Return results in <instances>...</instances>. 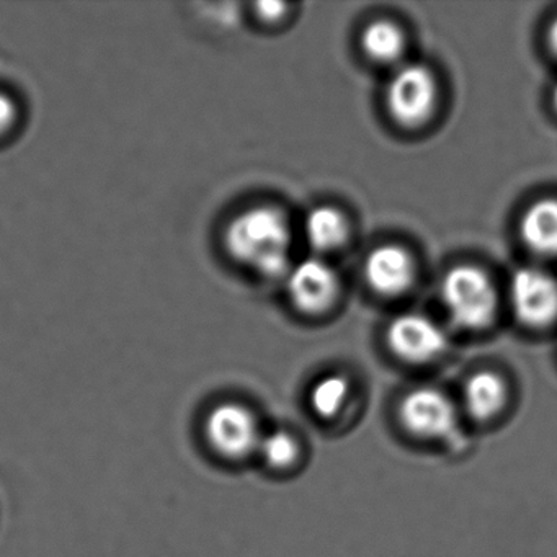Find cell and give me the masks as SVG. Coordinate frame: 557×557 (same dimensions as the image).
I'll return each instance as SVG.
<instances>
[{"label": "cell", "instance_id": "cell-4", "mask_svg": "<svg viewBox=\"0 0 557 557\" xmlns=\"http://www.w3.org/2000/svg\"><path fill=\"white\" fill-rule=\"evenodd\" d=\"M511 306L521 324L541 329L557 319V278L546 270L524 267L511 278Z\"/></svg>", "mask_w": 557, "mask_h": 557}, {"label": "cell", "instance_id": "cell-16", "mask_svg": "<svg viewBox=\"0 0 557 557\" xmlns=\"http://www.w3.org/2000/svg\"><path fill=\"white\" fill-rule=\"evenodd\" d=\"M18 122L17 102L9 94L0 92V138L8 136Z\"/></svg>", "mask_w": 557, "mask_h": 557}, {"label": "cell", "instance_id": "cell-10", "mask_svg": "<svg viewBox=\"0 0 557 557\" xmlns=\"http://www.w3.org/2000/svg\"><path fill=\"white\" fill-rule=\"evenodd\" d=\"M521 237L534 252L557 256V198H543L528 208Z\"/></svg>", "mask_w": 557, "mask_h": 557}, {"label": "cell", "instance_id": "cell-13", "mask_svg": "<svg viewBox=\"0 0 557 557\" xmlns=\"http://www.w3.org/2000/svg\"><path fill=\"white\" fill-rule=\"evenodd\" d=\"M363 48L373 60L389 63L403 53V32L391 22H374L364 30Z\"/></svg>", "mask_w": 557, "mask_h": 557}, {"label": "cell", "instance_id": "cell-8", "mask_svg": "<svg viewBox=\"0 0 557 557\" xmlns=\"http://www.w3.org/2000/svg\"><path fill=\"white\" fill-rule=\"evenodd\" d=\"M337 292V275L322 260H302L288 273L289 296L301 311H324L334 302Z\"/></svg>", "mask_w": 557, "mask_h": 557}, {"label": "cell", "instance_id": "cell-2", "mask_svg": "<svg viewBox=\"0 0 557 557\" xmlns=\"http://www.w3.org/2000/svg\"><path fill=\"white\" fill-rule=\"evenodd\" d=\"M442 298L453 322L472 331L491 324L497 309V293L491 278L472 265L455 267L446 273Z\"/></svg>", "mask_w": 557, "mask_h": 557}, {"label": "cell", "instance_id": "cell-5", "mask_svg": "<svg viewBox=\"0 0 557 557\" xmlns=\"http://www.w3.org/2000/svg\"><path fill=\"white\" fill-rule=\"evenodd\" d=\"M391 115L406 126L425 122L436 99L435 79L426 67L409 64L389 81L386 92Z\"/></svg>", "mask_w": 557, "mask_h": 557}, {"label": "cell", "instance_id": "cell-12", "mask_svg": "<svg viewBox=\"0 0 557 557\" xmlns=\"http://www.w3.org/2000/svg\"><path fill=\"white\" fill-rule=\"evenodd\" d=\"M305 233L306 239L315 250L331 252L347 239V221H345L344 214L335 208H314L306 216Z\"/></svg>", "mask_w": 557, "mask_h": 557}, {"label": "cell", "instance_id": "cell-1", "mask_svg": "<svg viewBox=\"0 0 557 557\" xmlns=\"http://www.w3.org/2000/svg\"><path fill=\"white\" fill-rule=\"evenodd\" d=\"M224 244L234 260L267 278L288 272V221L276 208L257 207L237 214L227 224Z\"/></svg>", "mask_w": 557, "mask_h": 557}, {"label": "cell", "instance_id": "cell-15", "mask_svg": "<svg viewBox=\"0 0 557 557\" xmlns=\"http://www.w3.org/2000/svg\"><path fill=\"white\" fill-rule=\"evenodd\" d=\"M263 461L273 469L292 468L299 458V443L286 430H273L262 435L259 449Z\"/></svg>", "mask_w": 557, "mask_h": 557}, {"label": "cell", "instance_id": "cell-14", "mask_svg": "<svg viewBox=\"0 0 557 557\" xmlns=\"http://www.w3.org/2000/svg\"><path fill=\"white\" fill-rule=\"evenodd\" d=\"M350 394L347 377L341 374H329L314 384L311 391V407L315 416L332 419L344 409Z\"/></svg>", "mask_w": 557, "mask_h": 557}, {"label": "cell", "instance_id": "cell-3", "mask_svg": "<svg viewBox=\"0 0 557 557\" xmlns=\"http://www.w3.org/2000/svg\"><path fill=\"white\" fill-rule=\"evenodd\" d=\"M207 438L224 458L240 459L259 449L262 432L256 416L243 404L224 403L207 419Z\"/></svg>", "mask_w": 557, "mask_h": 557}, {"label": "cell", "instance_id": "cell-18", "mask_svg": "<svg viewBox=\"0 0 557 557\" xmlns=\"http://www.w3.org/2000/svg\"><path fill=\"white\" fill-rule=\"evenodd\" d=\"M547 40H549L550 50L554 51V54L557 57V17L554 18L553 24L549 27V35H547Z\"/></svg>", "mask_w": 557, "mask_h": 557}, {"label": "cell", "instance_id": "cell-6", "mask_svg": "<svg viewBox=\"0 0 557 557\" xmlns=\"http://www.w3.org/2000/svg\"><path fill=\"white\" fill-rule=\"evenodd\" d=\"M403 425L422 438H446L458 426L455 404L442 391L419 387L410 391L399 407Z\"/></svg>", "mask_w": 557, "mask_h": 557}, {"label": "cell", "instance_id": "cell-9", "mask_svg": "<svg viewBox=\"0 0 557 557\" xmlns=\"http://www.w3.org/2000/svg\"><path fill=\"white\" fill-rule=\"evenodd\" d=\"M413 262L409 253L397 246H381L368 256L364 276L374 292L396 296L413 282Z\"/></svg>", "mask_w": 557, "mask_h": 557}, {"label": "cell", "instance_id": "cell-19", "mask_svg": "<svg viewBox=\"0 0 557 557\" xmlns=\"http://www.w3.org/2000/svg\"><path fill=\"white\" fill-rule=\"evenodd\" d=\"M553 102H554V107H556V110H557V86L554 87Z\"/></svg>", "mask_w": 557, "mask_h": 557}, {"label": "cell", "instance_id": "cell-7", "mask_svg": "<svg viewBox=\"0 0 557 557\" xmlns=\"http://www.w3.org/2000/svg\"><path fill=\"white\" fill-rule=\"evenodd\" d=\"M387 342L394 354L410 363H426L446 348L442 329L422 314H403L391 322Z\"/></svg>", "mask_w": 557, "mask_h": 557}, {"label": "cell", "instance_id": "cell-11", "mask_svg": "<svg viewBox=\"0 0 557 557\" xmlns=\"http://www.w3.org/2000/svg\"><path fill=\"white\" fill-rule=\"evenodd\" d=\"M508 399L505 381L492 371H479L465 384V404L474 419L488 420L504 410Z\"/></svg>", "mask_w": 557, "mask_h": 557}, {"label": "cell", "instance_id": "cell-17", "mask_svg": "<svg viewBox=\"0 0 557 557\" xmlns=\"http://www.w3.org/2000/svg\"><path fill=\"white\" fill-rule=\"evenodd\" d=\"M259 9L260 17L263 21L275 22L285 14V5L278 4V2H263V4L257 5Z\"/></svg>", "mask_w": 557, "mask_h": 557}]
</instances>
